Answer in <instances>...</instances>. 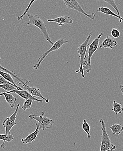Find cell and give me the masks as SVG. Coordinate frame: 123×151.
Listing matches in <instances>:
<instances>
[{"label": "cell", "instance_id": "obj_22", "mask_svg": "<svg viewBox=\"0 0 123 151\" xmlns=\"http://www.w3.org/2000/svg\"><path fill=\"white\" fill-rule=\"evenodd\" d=\"M82 129L87 134L88 139H90L91 138V134L90 133V125L88 124L86 119L83 120V123L82 124Z\"/></svg>", "mask_w": 123, "mask_h": 151}, {"label": "cell", "instance_id": "obj_14", "mask_svg": "<svg viewBox=\"0 0 123 151\" xmlns=\"http://www.w3.org/2000/svg\"><path fill=\"white\" fill-rule=\"evenodd\" d=\"M1 59V57H0V60ZM0 70H2L3 71L9 73L14 78L16 79L18 81V83L19 84H22V85H25L30 83V81L27 80V79L22 78L20 77L17 76L15 73L13 71H10V70L6 69L5 68L3 67L0 64Z\"/></svg>", "mask_w": 123, "mask_h": 151}, {"label": "cell", "instance_id": "obj_4", "mask_svg": "<svg viewBox=\"0 0 123 151\" xmlns=\"http://www.w3.org/2000/svg\"><path fill=\"white\" fill-rule=\"evenodd\" d=\"M103 33L100 34L96 38L93 40L89 46L88 50V58L86 65L83 66V69L86 71V72L90 73L92 69L91 58L94 53L97 51L99 46L100 40L101 37L103 35Z\"/></svg>", "mask_w": 123, "mask_h": 151}, {"label": "cell", "instance_id": "obj_10", "mask_svg": "<svg viewBox=\"0 0 123 151\" xmlns=\"http://www.w3.org/2000/svg\"><path fill=\"white\" fill-rule=\"evenodd\" d=\"M47 22L50 23H56L59 26H62L63 24H71L73 22V20L68 16H62L55 19H48Z\"/></svg>", "mask_w": 123, "mask_h": 151}, {"label": "cell", "instance_id": "obj_15", "mask_svg": "<svg viewBox=\"0 0 123 151\" xmlns=\"http://www.w3.org/2000/svg\"><path fill=\"white\" fill-rule=\"evenodd\" d=\"M97 12L102 13L106 15H110V16H114L119 19V22L122 23V21H123V18L121 16H119L117 14H116L111 10H110L109 8L105 7H101L98 8L97 10Z\"/></svg>", "mask_w": 123, "mask_h": 151}, {"label": "cell", "instance_id": "obj_17", "mask_svg": "<svg viewBox=\"0 0 123 151\" xmlns=\"http://www.w3.org/2000/svg\"><path fill=\"white\" fill-rule=\"evenodd\" d=\"M14 135L12 134L8 135L5 134H0V140L3 141L2 144L1 145V148L4 149L5 148V142H11L14 139Z\"/></svg>", "mask_w": 123, "mask_h": 151}, {"label": "cell", "instance_id": "obj_9", "mask_svg": "<svg viewBox=\"0 0 123 151\" xmlns=\"http://www.w3.org/2000/svg\"><path fill=\"white\" fill-rule=\"evenodd\" d=\"M21 87L23 89H25L27 91L33 96L35 98L37 97L40 98L44 100L46 103H48L49 102V100L44 97L41 94L40 88H37L35 87H29L27 84L22 85Z\"/></svg>", "mask_w": 123, "mask_h": 151}, {"label": "cell", "instance_id": "obj_29", "mask_svg": "<svg viewBox=\"0 0 123 151\" xmlns=\"http://www.w3.org/2000/svg\"><path fill=\"white\" fill-rule=\"evenodd\" d=\"M11 91H7V92H2V93H0V96H4L5 94H7V93H9V92H11Z\"/></svg>", "mask_w": 123, "mask_h": 151}, {"label": "cell", "instance_id": "obj_11", "mask_svg": "<svg viewBox=\"0 0 123 151\" xmlns=\"http://www.w3.org/2000/svg\"><path fill=\"white\" fill-rule=\"evenodd\" d=\"M36 128L34 132L30 134L25 139H21L23 143L24 144H27L32 143L35 141L38 134L40 133V131H39L40 130L39 129L40 125L38 122H37L36 123Z\"/></svg>", "mask_w": 123, "mask_h": 151}, {"label": "cell", "instance_id": "obj_26", "mask_svg": "<svg viewBox=\"0 0 123 151\" xmlns=\"http://www.w3.org/2000/svg\"><path fill=\"white\" fill-rule=\"evenodd\" d=\"M111 35L114 38H118L120 37V31L119 30H117V29L116 28H113L112 30L111 31Z\"/></svg>", "mask_w": 123, "mask_h": 151}, {"label": "cell", "instance_id": "obj_27", "mask_svg": "<svg viewBox=\"0 0 123 151\" xmlns=\"http://www.w3.org/2000/svg\"><path fill=\"white\" fill-rule=\"evenodd\" d=\"M9 83H11L6 80L5 78H4L1 76L0 75V85H2L4 84H9Z\"/></svg>", "mask_w": 123, "mask_h": 151}, {"label": "cell", "instance_id": "obj_1", "mask_svg": "<svg viewBox=\"0 0 123 151\" xmlns=\"http://www.w3.org/2000/svg\"><path fill=\"white\" fill-rule=\"evenodd\" d=\"M26 15L29 19V21L27 22L26 24L27 25H33L37 27L43 34L46 40L53 45L54 43L52 42L49 37L47 30L46 25L43 20L37 14L27 13Z\"/></svg>", "mask_w": 123, "mask_h": 151}, {"label": "cell", "instance_id": "obj_12", "mask_svg": "<svg viewBox=\"0 0 123 151\" xmlns=\"http://www.w3.org/2000/svg\"><path fill=\"white\" fill-rule=\"evenodd\" d=\"M117 44H118L117 42L113 38L109 36H106L99 47L100 48H105L106 49H112Z\"/></svg>", "mask_w": 123, "mask_h": 151}, {"label": "cell", "instance_id": "obj_19", "mask_svg": "<svg viewBox=\"0 0 123 151\" xmlns=\"http://www.w3.org/2000/svg\"><path fill=\"white\" fill-rule=\"evenodd\" d=\"M0 88L5 90L7 91H13L15 90L22 89L21 87H18L17 86H15V85L12 84V83L0 85Z\"/></svg>", "mask_w": 123, "mask_h": 151}, {"label": "cell", "instance_id": "obj_24", "mask_svg": "<svg viewBox=\"0 0 123 151\" xmlns=\"http://www.w3.org/2000/svg\"><path fill=\"white\" fill-rule=\"evenodd\" d=\"M36 1V0H31V1H30V3H29L28 6L27 7L26 9H25V12H24L23 14H22V15H20V16H18V18H17V20H18V21H20V20H22V19L27 14V13L28 12L29 9L31 8V6L33 5V4Z\"/></svg>", "mask_w": 123, "mask_h": 151}, {"label": "cell", "instance_id": "obj_3", "mask_svg": "<svg viewBox=\"0 0 123 151\" xmlns=\"http://www.w3.org/2000/svg\"><path fill=\"white\" fill-rule=\"evenodd\" d=\"M101 126V142L100 151H112L115 150L116 147L114 144L107 133L104 120L101 119L99 121Z\"/></svg>", "mask_w": 123, "mask_h": 151}, {"label": "cell", "instance_id": "obj_18", "mask_svg": "<svg viewBox=\"0 0 123 151\" xmlns=\"http://www.w3.org/2000/svg\"><path fill=\"white\" fill-rule=\"evenodd\" d=\"M110 129L113 135H119L123 131V126L121 124L115 123L110 127Z\"/></svg>", "mask_w": 123, "mask_h": 151}, {"label": "cell", "instance_id": "obj_8", "mask_svg": "<svg viewBox=\"0 0 123 151\" xmlns=\"http://www.w3.org/2000/svg\"><path fill=\"white\" fill-rule=\"evenodd\" d=\"M20 105L18 104L15 111L13 114L9 117H7L4 121L2 124L5 129V134L6 135L11 134V131L14 126L17 124L16 122V117L18 114V110Z\"/></svg>", "mask_w": 123, "mask_h": 151}, {"label": "cell", "instance_id": "obj_13", "mask_svg": "<svg viewBox=\"0 0 123 151\" xmlns=\"http://www.w3.org/2000/svg\"><path fill=\"white\" fill-rule=\"evenodd\" d=\"M14 93L18 95V96L21 97L24 99L27 100L28 99H32L34 101H37L39 102H43V100L38 99L36 98L33 96L27 91L25 89L15 90H14Z\"/></svg>", "mask_w": 123, "mask_h": 151}, {"label": "cell", "instance_id": "obj_23", "mask_svg": "<svg viewBox=\"0 0 123 151\" xmlns=\"http://www.w3.org/2000/svg\"><path fill=\"white\" fill-rule=\"evenodd\" d=\"M97 1H104L107 3L108 4L111 6L112 7L116 10V12H117V14H118L119 16H121V15H120V11H119V9H118V7L116 6L115 1V0H97Z\"/></svg>", "mask_w": 123, "mask_h": 151}, {"label": "cell", "instance_id": "obj_7", "mask_svg": "<svg viewBox=\"0 0 123 151\" xmlns=\"http://www.w3.org/2000/svg\"><path fill=\"white\" fill-rule=\"evenodd\" d=\"M64 4L67 9L75 10L83 14L86 17L91 20H94L96 17L95 14L93 13L91 14H87L82 9L80 4L78 2L77 0H62Z\"/></svg>", "mask_w": 123, "mask_h": 151}, {"label": "cell", "instance_id": "obj_16", "mask_svg": "<svg viewBox=\"0 0 123 151\" xmlns=\"http://www.w3.org/2000/svg\"><path fill=\"white\" fill-rule=\"evenodd\" d=\"M12 93H14V91H11V92L5 94L4 96L5 100L7 103L9 104L11 108H14V105H15V102L17 101V99L11 94Z\"/></svg>", "mask_w": 123, "mask_h": 151}, {"label": "cell", "instance_id": "obj_6", "mask_svg": "<svg viewBox=\"0 0 123 151\" xmlns=\"http://www.w3.org/2000/svg\"><path fill=\"white\" fill-rule=\"evenodd\" d=\"M68 41L67 40H65L64 39H60L59 40H57L56 42H55L52 47L46 51L45 53L40 57L38 58V60L37 61V63L35 64L33 66V68L35 70H38L39 69L40 67V65L42 62L43 61L44 59L50 53L52 52H55V51H57L63 45L67 43L68 42Z\"/></svg>", "mask_w": 123, "mask_h": 151}, {"label": "cell", "instance_id": "obj_25", "mask_svg": "<svg viewBox=\"0 0 123 151\" xmlns=\"http://www.w3.org/2000/svg\"><path fill=\"white\" fill-rule=\"evenodd\" d=\"M33 101V100L32 99H28L26 100L24 103L23 105L22 106V109H23L25 111L30 109Z\"/></svg>", "mask_w": 123, "mask_h": 151}, {"label": "cell", "instance_id": "obj_28", "mask_svg": "<svg viewBox=\"0 0 123 151\" xmlns=\"http://www.w3.org/2000/svg\"><path fill=\"white\" fill-rule=\"evenodd\" d=\"M120 90H121V92H122V94L123 96V85H121L120 86Z\"/></svg>", "mask_w": 123, "mask_h": 151}, {"label": "cell", "instance_id": "obj_5", "mask_svg": "<svg viewBox=\"0 0 123 151\" xmlns=\"http://www.w3.org/2000/svg\"><path fill=\"white\" fill-rule=\"evenodd\" d=\"M28 117L31 119L36 121L40 125L39 129L43 131L53 128V124L55 123L54 121L48 118L46 115H45L43 111H42V114L40 116L30 115Z\"/></svg>", "mask_w": 123, "mask_h": 151}, {"label": "cell", "instance_id": "obj_20", "mask_svg": "<svg viewBox=\"0 0 123 151\" xmlns=\"http://www.w3.org/2000/svg\"><path fill=\"white\" fill-rule=\"evenodd\" d=\"M112 110L114 112L116 116H117L119 114H122L123 112V108L122 106V103H118L115 101H114Z\"/></svg>", "mask_w": 123, "mask_h": 151}, {"label": "cell", "instance_id": "obj_21", "mask_svg": "<svg viewBox=\"0 0 123 151\" xmlns=\"http://www.w3.org/2000/svg\"><path fill=\"white\" fill-rule=\"evenodd\" d=\"M0 75L10 83L16 86L13 78L12 77V76L9 73H7L5 71H1V70H0Z\"/></svg>", "mask_w": 123, "mask_h": 151}, {"label": "cell", "instance_id": "obj_2", "mask_svg": "<svg viewBox=\"0 0 123 151\" xmlns=\"http://www.w3.org/2000/svg\"><path fill=\"white\" fill-rule=\"evenodd\" d=\"M92 35V32L90 33L87 37L86 40L82 44L79 45L77 49L78 53L79 55L80 65L79 68L78 70H76V72L81 74L82 77V78H85V74H84L83 67V66L86 65L87 63V61H85V59L87 58L86 53H87L88 46L89 45V42Z\"/></svg>", "mask_w": 123, "mask_h": 151}]
</instances>
